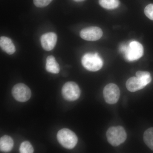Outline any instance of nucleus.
<instances>
[{
  "label": "nucleus",
  "instance_id": "10",
  "mask_svg": "<svg viewBox=\"0 0 153 153\" xmlns=\"http://www.w3.org/2000/svg\"><path fill=\"white\" fill-rule=\"evenodd\" d=\"M57 41V35L52 32L45 33L41 37V46L47 51H51L55 48Z\"/></svg>",
  "mask_w": 153,
  "mask_h": 153
},
{
  "label": "nucleus",
  "instance_id": "4",
  "mask_svg": "<svg viewBox=\"0 0 153 153\" xmlns=\"http://www.w3.org/2000/svg\"><path fill=\"white\" fill-rule=\"evenodd\" d=\"M81 62L85 69L91 71H98L103 64V60L97 53H86L82 56Z\"/></svg>",
  "mask_w": 153,
  "mask_h": 153
},
{
  "label": "nucleus",
  "instance_id": "16",
  "mask_svg": "<svg viewBox=\"0 0 153 153\" xmlns=\"http://www.w3.org/2000/svg\"><path fill=\"white\" fill-rule=\"evenodd\" d=\"M19 151L21 153H32L34 152V149L29 142L24 141L21 144Z\"/></svg>",
  "mask_w": 153,
  "mask_h": 153
},
{
  "label": "nucleus",
  "instance_id": "17",
  "mask_svg": "<svg viewBox=\"0 0 153 153\" xmlns=\"http://www.w3.org/2000/svg\"><path fill=\"white\" fill-rule=\"evenodd\" d=\"M144 13L149 19L153 21V4H149L145 7Z\"/></svg>",
  "mask_w": 153,
  "mask_h": 153
},
{
  "label": "nucleus",
  "instance_id": "11",
  "mask_svg": "<svg viewBox=\"0 0 153 153\" xmlns=\"http://www.w3.org/2000/svg\"><path fill=\"white\" fill-rule=\"evenodd\" d=\"M0 47L9 55H13L16 51V47L10 38L2 36L0 38Z\"/></svg>",
  "mask_w": 153,
  "mask_h": 153
},
{
  "label": "nucleus",
  "instance_id": "19",
  "mask_svg": "<svg viewBox=\"0 0 153 153\" xmlns=\"http://www.w3.org/2000/svg\"><path fill=\"white\" fill-rule=\"evenodd\" d=\"M74 1L76 2H81L82 1H84V0H74Z\"/></svg>",
  "mask_w": 153,
  "mask_h": 153
},
{
  "label": "nucleus",
  "instance_id": "2",
  "mask_svg": "<svg viewBox=\"0 0 153 153\" xmlns=\"http://www.w3.org/2000/svg\"><path fill=\"white\" fill-rule=\"evenodd\" d=\"M106 137L108 143L112 146L117 147L125 141L127 134L122 126H113L108 130Z\"/></svg>",
  "mask_w": 153,
  "mask_h": 153
},
{
  "label": "nucleus",
  "instance_id": "12",
  "mask_svg": "<svg viewBox=\"0 0 153 153\" xmlns=\"http://www.w3.org/2000/svg\"><path fill=\"white\" fill-rule=\"evenodd\" d=\"M46 69L47 71L53 74H58L59 73L60 70V66L54 56L50 55L47 57Z\"/></svg>",
  "mask_w": 153,
  "mask_h": 153
},
{
  "label": "nucleus",
  "instance_id": "7",
  "mask_svg": "<svg viewBox=\"0 0 153 153\" xmlns=\"http://www.w3.org/2000/svg\"><path fill=\"white\" fill-rule=\"evenodd\" d=\"M103 96L105 102L109 104L116 103L120 97V90L114 83H109L104 87Z\"/></svg>",
  "mask_w": 153,
  "mask_h": 153
},
{
  "label": "nucleus",
  "instance_id": "1",
  "mask_svg": "<svg viewBox=\"0 0 153 153\" xmlns=\"http://www.w3.org/2000/svg\"><path fill=\"white\" fill-rule=\"evenodd\" d=\"M120 51L123 53L126 60L133 61L140 59L144 53L143 45L137 41H132L128 44H123L120 47Z\"/></svg>",
  "mask_w": 153,
  "mask_h": 153
},
{
  "label": "nucleus",
  "instance_id": "13",
  "mask_svg": "<svg viewBox=\"0 0 153 153\" xmlns=\"http://www.w3.org/2000/svg\"><path fill=\"white\" fill-rule=\"evenodd\" d=\"M13 146V140L9 136L5 135L0 139V149L2 152H8L12 150Z\"/></svg>",
  "mask_w": 153,
  "mask_h": 153
},
{
  "label": "nucleus",
  "instance_id": "6",
  "mask_svg": "<svg viewBox=\"0 0 153 153\" xmlns=\"http://www.w3.org/2000/svg\"><path fill=\"white\" fill-rule=\"evenodd\" d=\"M62 95L66 100L75 101L79 98L80 90L76 83L74 82H68L62 88Z\"/></svg>",
  "mask_w": 153,
  "mask_h": 153
},
{
  "label": "nucleus",
  "instance_id": "8",
  "mask_svg": "<svg viewBox=\"0 0 153 153\" xmlns=\"http://www.w3.org/2000/svg\"><path fill=\"white\" fill-rule=\"evenodd\" d=\"M12 94L17 101L25 102L30 99L32 92L27 85L24 83H20L17 84L13 88Z\"/></svg>",
  "mask_w": 153,
  "mask_h": 153
},
{
  "label": "nucleus",
  "instance_id": "9",
  "mask_svg": "<svg viewBox=\"0 0 153 153\" xmlns=\"http://www.w3.org/2000/svg\"><path fill=\"white\" fill-rule=\"evenodd\" d=\"M103 33L100 28L97 27H90L82 29L80 33L82 39L87 41H96L99 40Z\"/></svg>",
  "mask_w": 153,
  "mask_h": 153
},
{
  "label": "nucleus",
  "instance_id": "14",
  "mask_svg": "<svg viewBox=\"0 0 153 153\" xmlns=\"http://www.w3.org/2000/svg\"><path fill=\"white\" fill-rule=\"evenodd\" d=\"M100 5L107 10H113L117 8L120 4L119 0H99Z\"/></svg>",
  "mask_w": 153,
  "mask_h": 153
},
{
  "label": "nucleus",
  "instance_id": "3",
  "mask_svg": "<svg viewBox=\"0 0 153 153\" xmlns=\"http://www.w3.org/2000/svg\"><path fill=\"white\" fill-rule=\"evenodd\" d=\"M57 137L60 144L67 149L74 148L78 141L76 134L68 128H63L59 131Z\"/></svg>",
  "mask_w": 153,
  "mask_h": 153
},
{
  "label": "nucleus",
  "instance_id": "18",
  "mask_svg": "<svg viewBox=\"0 0 153 153\" xmlns=\"http://www.w3.org/2000/svg\"><path fill=\"white\" fill-rule=\"evenodd\" d=\"M53 0H33L34 4L38 7H44L49 4Z\"/></svg>",
  "mask_w": 153,
  "mask_h": 153
},
{
  "label": "nucleus",
  "instance_id": "15",
  "mask_svg": "<svg viewBox=\"0 0 153 153\" xmlns=\"http://www.w3.org/2000/svg\"><path fill=\"white\" fill-rule=\"evenodd\" d=\"M143 140L148 147L153 151V128H148L145 131Z\"/></svg>",
  "mask_w": 153,
  "mask_h": 153
},
{
  "label": "nucleus",
  "instance_id": "5",
  "mask_svg": "<svg viewBox=\"0 0 153 153\" xmlns=\"http://www.w3.org/2000/svg\"><path fill=\"white\" fill-rule=\"evenodd\" d=\"M151 76L138 77L133 76L128 79L126 86L129 91L133 92L143 89L152 81Z\"/></svg>",
  "mask_w": 153,
  "mask_h": 153
}]
</instances>
